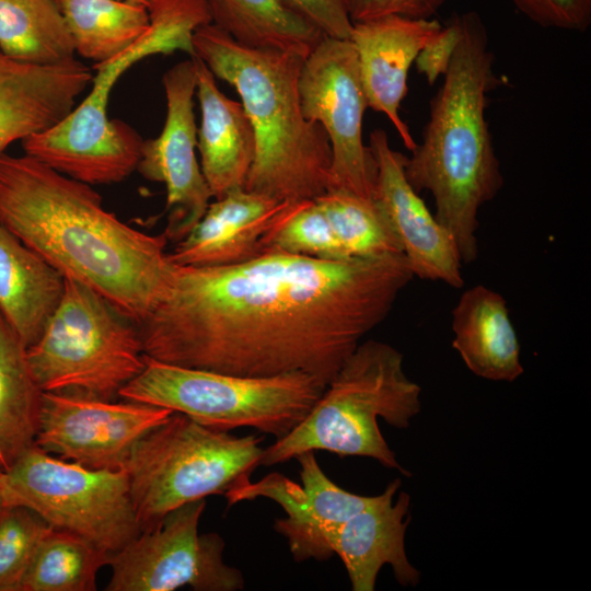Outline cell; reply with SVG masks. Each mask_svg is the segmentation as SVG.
Instances as JSON below:
<instances>
[{"instance_id": "obj_1", "label": "cell", "mask_w": 591, "mask_h": 591, "mask_svg": "<svg viewBox=\"0 0 591 591\" xmlns=\"http://www.w3.org/2000/svg\"><path fill=\"white\" fill-rule=\"evenodd\" d=\"M414 278L403 254L326 260L267 252L227 266L172 264L138 325L143 352L242 376L302 371L327 385Z\"/></svg>"}, {"instance_id": "obj_2", "label": "cell", "mask_w": 591, "mask_h": 591, "mask_svg": "<svg viewBox=\"0 0 591 591\" xmlns=\"http://www.w3.org/2000/svg\"><path fill=\"white\" fill-rule=\"evenodd\" d=\"M0 222L63 277L86 285L138 325L172 265L164 232L128 225L105 209L91 185L26 154L0 155Z\"/></svg>"}, {"instance_id": "obj_3", "label": "cell", "mask_w": 591, "mask_h": 591, "mask_svg": "<svg viewBox=\"0 0 591 591\" xmlns=\"http://www.w3.org/2000/svg\"><path fill=\"white\" fill-rule=\"evenodd\" d=\"M457 19L459 42L405 174L416 192L431 194L434 217L453 236L463 264H470L478 255L479 211L503 185L486 119L487 94L499 80L480 15L467 11Z\"/></svg>"}, {"instance_id": "obj_4", "label": "cell", "mask_w": 591, "mask_h": 591, "mask_svg": "<svg viewBox=\"0 0 591 591\" xmlns=\"http://www.w3.org/2000/svg\"><path fill=\"white\" fill-rule=\"evenodd\" d=\"M194 56L235 88L255 136L244 189L277 200H315L329 189L332 150L323 127L301 108L298 80L306 57L250 48L213 24L193 36Z\"/></svg>"}, {"instance_id": "obj_5", "label": "cell", "mask_w": 591, "mask_h": 591, "mask_svg": "<svg viewBox=\"0 0 591 591\" xmlns=\"http://www.w3.org/2000/svg\"><path fill=\"white\" fill-rule=\"evenodd\" d=\"M403 355L392 345L361 341L325 386L305 418L264 449L260 465L273 466L306 451L364 456L387 468L402 467L380 431L378 418L406 429L421 409V387L404 371Z\"/></svg>"}, {"instance_id": "obj_6", "label": "cell", "mask_w": 591, "mask_h": 591, "mask_svg": "<svg viewBox=\"0 0 591 591\" xmlns=\"http://www.w3.org/2000/svg\"><path fill=\"white\" fill-rule=\"evenodd\" d=\"M192 36L171 12L149 13L146 32L115 57L93 66L92 90L55 126L22 141L24 154L88 185L114 184L137 170L143 139L127 123L109 119L115 83L130 67L157 54H189Z\"/></svg>"}, {"instance_id": "obj_7", "label": "cell", "mask_w": 591, "mask_h": 591, "mask_svg": "<svg viewBox=\"0 0 591 591\" xmlns=\"http://www.w3.org/2000/svg\"><path fill=\"white\" fill-rule=\"evenodd\" d=\"M262 442L173 413L136 443L123 468L141 532L185 503L247 484L260 465Z\"/></svg>"}, {"instance_id": "obj_8", "label": "cell", "mask_w": 591, "mask_h": 591, "mask_svg": "<svg viewBox=\"0 0 591 591\" xmlns=\"http://www.w3.org/2000/svg\"><path fill=\"white\" fill-rule=\"evenodd\" d=\"M26 357L44 392L101 399L118 396L146 366L138 324L70 277Z\"/></svg>"}, {"instance_id": "obj_9", "label": "cell", "mask_w": 591, "mask_h": 591, "mask_svg": "<svg viewBox=\"0 0 591 591\" xmlns=\"http://www.w3.org/2000/svg\"><path fill=\"white\" fill-rule=\"evenodd\" d=\"M325 384L306 372L242 376L178 367L146 356L118 396L181 413L221 431L248 427L276 440L309 414Z\"/></svg>"}, {"instance_id": "obj_10", "label": "cell", "mask_w": 591, "mask_h": 591, "mask_svg": "<svg viewBox=\"0 0 591 591\" xmlns=\"http://www.w3.org/2000/svg\"><path fill=\"white\" fill-rule=\"evenodd\" d=\"M0 501L31 509L108 554L141 533L124 470L89 468L36 444L0 471Z\"/></svg>"}, {"instance_id": "obj_11", "label": "cell", "mask_w": 591, "mask_h": 591, "mask_svg": "<svg viewBox=\"0 0 591 591\" xmlns=\"http://www.w3.org/2000/svg\"><path fill=\"white\" fill-rule=\"evenodd\" d=\"M206 500L185 503L157 525L142 531L108 555L107 591H196L244 589L243 573L223 560L225 543L218 533L198 532Z\"/></svg>"}, {"instance_id": "obj_12", "label": "cell", "mask_w": 591, "mask_h": 591, "mask_svg": "<svg viewBox=\"0 0 591 591\" xmlns=\"http://www.w3.org/2000/svg\"><path fill=\"white\" fill-rule=\"evenodd\" d=\"M298 90L304 117L320 124L329 140L328 190L374 199L376 167L362 139L368 101L351 40L324 35L304 59Z\"/></svg>"}, {"instance_id": "obj_13", "label": "cell", "mask_w": 591, "mask_h": 591, "mask_svg": "<svg viewBox=\"0 0 591 591\" xmlns=\"http://www.w3.org/2000/svg\"><path fill=\"white\" fill-rule=\"evenodd\" d=\"M172 414L135 401L44 392L35 444L89 468L120 471L136 443Z\"/></svg>"}, {"instance_id": "obj_14", "label": "cell", "mask_w": 591, "mask_h": 591, "mask_svg": "<svg viewBox=\"0 0 591 591\" xmlns=\"http://www.w3.org/2000/svg\"><path fill=\"white\" fill-rule=\"evenodd\" d=\"M166 118L157 138L143 140L138 172L166 189L169 241L185 237L205 215L212 198L197 161V126L193 97L196 92L194 58L179 61L163 74Z\"/></svg>"}, {"instance_id": "obj_15", "label": "cell", "mask_w": 591, "mask_h": 591, "mask_svg": "<svg viewBox=\"0 0 591 591\" xmlns=\"http://www.w3.org/2000/svg\"><path fill=\"white\" fill-rule=\"evenodd\" d=\"M300 463L302 485L273 473L253 483L227 491V508L241 501L267 498L278 503L285 517L275 520V531L282 535L293 559L324 561L333 554L329 536L349 518L371 505L376 496H361L343 489L321 468L314 451L296 457Z\"/></svg>"}, {"instance_id": "obj_16", "label": "cell", "mask_w": 591, "mask_h": 591, "mask_svg": "<svg viewBox=\"0 0 591 591\" xmlns=\"http://www.w3.org/2000/svg\"><path fill=\"white\" fill-rule=\"evenodd\" d=\"M369 148L376 167L374 198L389 218L414 277L461 288L459 247L408 182L407 157L391 147L383 129L370 134Z\"/></svg>"}, {"instance_id": "obj_17", "label": "cell", "mask_w": 591, "mask_h": 591, "mask_svg": "<svg viewBox=\"0 0 591 591\" xmlns=\"http://www.w3.org/2000/svg\"><path fill=\"white\" fill-rule=\"evenodd\" d=\"M304 201V200H303ZM301 201L277 200L236 188L210 202L205 215L167 253L178 266H227L265 253L268 234Z\"/></svg>"}, {"instance_id": "obj_18", "label": "cell", "mask_w": 591, "mask_h": 591, "mask_svg": "<svg viewBox=\"0 0 591 591\" xmlns=\"http://www.w3.org/2000/svg\"><path fill=\"white\" fill-rule=\"evenodd\" d=\"M432 19L386 15L352 25L355 46L368 107L384 114L396 129L405 148L417 144L399 116L407 94V77L418 54L441 30Z\"/></svg>"}, {"instance_id": "obj_19", "label": "cell", "mask_w": 591, "mask_h": 591, "mask_svg": "<svg viewBox=\"0 0 591 591\" xmlns=\"http://www.w3.org/2000/svg\"><path fill=\"white\" fill-rule=\"evenodd\" d=\"M92 79L91 69L76 58L38 65L0 50V155L14 141L63 119Z\"/></svg>"}, {"instance_id": "obj_20", "label": "cell", "mask_w": 591, "mask_h": 591, "mask_svg": "<svg viewBox=\"0 0 591 591\" xmlns=\"http://www.w3.org/2000/svg\"><path fill=\"white\" fill-rule=\"evenodd\" d=\"M399 486V478L392 480L371 505L346 520L328 538V548L341 559L354 591H373L384 565L391 566L403 587H415L420 580L405 551L410 497L401 493L394 501Z\"/></svg>"}, {"instance_id": "obj_21", "label": "cell", "mask_w": 591, "mask_h": 591, "mask_svg": "<svg viewBox=\"0 0 591 591\" xmlns=\"http://www.w3.org/2000/svg\"><path fill=\"white\" fill-rule=\"evenodd\" d=\"M200 105L197 149L200 169L212 198L244 188L255 157V136L241 102L223 94L205 62L194 56Z\"/></svg>"}, {"instance_id": "obj_22", "label": "cell", "mask_w": 591, "mask_h": 591, "mask_svg": "<svg viewBox=\"0 0 591 591\" xmlns=\"http://www.w3.org/2000/svg\"><path fill=\"white\" fill-rule=\"evenodd\" d=\"M452 346L475 375L513 382L522 373L520 344L505 298L484 285L467 288L452 311Z\"/></svg>"}, {"instance_id": "obj_23", "label": "cell", "mask_w": 591, "mask_h": 591, "mask_svg": "<svg viewBox=\"0 0 591 591\" xmlns=\"http://www.w3.org/2000/svg\"><path fill=\"white\" fill-rule=\"evenodd\" d=\"M63 276L0 222V314L27 348L56 309Z\"/></svg>"}, {"instance_id": "obj_24", "label": "cell", "mask_w": 591, "mask_h": 591, "mask_svg": "<svg viewBox=\"0 0 591 591\" xmlns=\"http://www.w3.org/2000/svg\"><path fill=\"white\" fill-rule=\"evenodd\" d=\"M211 24L255 49L306 57L324 34L287 0H207Z\"/></svg>"}, {"instance_id": "obj_25", "label": "cell", "mask_w": 591, "mask_h": 591, "mask_svg": "<svg viewBox=\"0 0 591 591\" xmlns=\"http://www.w3.org/2000/svg\"><path fill=\"white\" fill-rule=\"evenodd\" d=\"M43 395L26 347L0 314V471L35 445Z\"/></svg>"}, {"instance_id": "obj_26", "label": "cell", "mask_w": 591, "mask_h": 591, "mask_svg": "<svg viewBox=\"0 0 591 591\" xmlns=\"http://www.w3.org/2000/svg\"><path fill=\"white\" fill-rule=\"evenodd\" d=\"M76 53L104 62L130 46L149 26L148 8L125 0H56Z\"/></svg>"}, {"instance_id": "obj_27", "label": "cell", "mask_w": 591, "mask_h": 591, "mask_svg": "<svg viewBox=\"0 0 591 591\" xmlns=\"http://www.w3.org/2000/svg\"><path fill=\"white\" fill-rule=\"evenodd\" d=\"M0 50L38 65L67 61L76 53L56 0H0Z\"/></svg>"}, {"instance_id": "obj_28", "label": "cell", "mask_w": 591, "mask_h": 591, "mask_svg": "<svg viewBox=\"0 0 591 591\" xmlns=\"http://www.w3.org/2000/svg\"><path fill=\"white\" fill-rule=\"evenodd\" d=\"M108 555L78 534L53 529L39 544L21 591H94Z\"/></svg>"}, {"instance_id": "obj_29", "label": "cell", "mask_w": 591, "mask_h": 591, "mask_svg": "<svg viewBox=\"0 0 591 591\" xmlns=\"http://www.w3.org/2000/svg\"><path fill=\"white\" fill-rule=\"evenodd\" d=\"M350 258L403 254L392 224L376 199L331 189L315 199Z\"/></svg>"}, {"instance_id": "obj_30", "label": "cell", "mask_w": 591, "mask_h": 591, "mask_svg": "<svg viewBox=\"0 0 591 591\" xmlns=\"http://www.w3.org/2000/svg\"><path fill=\"white\" fill-rule=\"evenodd\" d=\"M280 252L326 260L348 259L315 200L301 201L266 237L265 253Z\"/></svg>"}, {"instance_id": "obj_31", "label": "cell", "mask_w": 591, "mask_h": 591, "mask_svg": "<svg viewBox=\"0 0 591 591\" xmlns=\"http://www.w3.org/2000/svg\"><path fill=\"white\" fill-rule=\"evenodd\" d=\"M53 529L31 509L1 505L0 591H21L39 544Z\"/></svg>"}, {"instance_id": "obj_32", "label": "cell", "mask_w": 591, "mask_h": 591, "mask_svg": "<svg viewBox=\"0 0 591 591\" xmlns=\"http://www.w3.org/2000/svg\"><path fill=\"white\" fill-rule=\"evenodd\" d=\"M532 22L543 27L584 32L591 24V0H511Z\"/></svg>"}, {"instance_id": "obj_33", "label": "cell", "mask_w": 591, "mask_h": 591, "mask_svg": "<svg viewBox=\"0 0 591 591\" xmlns=\"http://www.w3.org/2000/svg\"><path fill=\"white\" fill-rule=\"evenodd\" d=\"M448 0H345L352 23L386 15L431 19Z\"/></svg>"}, {"instance_id": "obj_34", "label": "cell", "mask_w": 591, "mask_h": 591, "mask_svg": "<svg viewBox=\"0 0 591 591\" xmlns=\"http://www.w3.org/2000/svg\"><path fill=\"white\" fill-rule=\"evenodd\" d=\"M460 37L457 14L429 40L418 54L415 63L418 72L432 85L449 68Z\"/></svg>"}, {"instance_id": "obj_35", "label": "cell", "mask_w": 591, "mask_h": 591, "mask_svg": "<svg viewBox=\"0 0 591 591\" xmlns=\"http://www.w3.org/2000/svg\"><path fill=\"white\" fill-rule=\"evenodd\" d=\"M308 18L324 35L349 39L351 22L345 0H287Z\"/></svg>"}, {"instance_id": "obj_36", "label": "cell", "mask_w": 591, "mask_h": 591, "mask_svg": "<svg viewBox=\"0 0 591 591\" xmlns=\"http://www.w3.org/2000/svg\"><path fill=\"white\" fill-rule=\"evenodd\" d=\"M125 1L132 2L136 4H141L148 8L152 0H125Z\"/></svg>"}, {"instance_id": "obj_37", "label": "cell", "mask_w": 591, "mask_h": 591, "mask_svg": "<svg viewBox=\"0 0 591 591\" xmlns=\"http://www.w3.org/2000/svg\"><path fill=\"white\" fill-rule=\"evenodd\" d=\"M0 507H1V501H0Z\"/></svg>"}]
</instances>
